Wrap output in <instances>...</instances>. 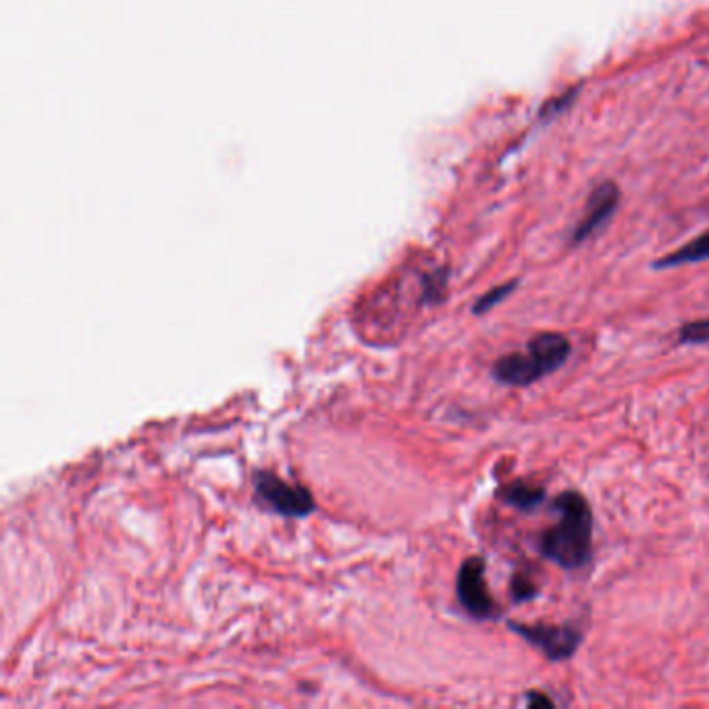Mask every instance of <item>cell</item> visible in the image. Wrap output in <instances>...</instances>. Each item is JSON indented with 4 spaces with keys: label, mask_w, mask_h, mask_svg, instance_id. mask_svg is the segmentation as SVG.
Returning a JSON list of instances; mask_svg holds the SVG:
<instances>
[{
    "label": "cell",
    "mask_w": 709,
    "mask_h": 709,
    "mask_svg": "<svg viewBox=\"0 0 709 709\" xmlns=\"http://www.w3.org/2000/svg\"><path fill=\"white\" fill-rule=\"evenodd\" d=\"M493 377L509 387H528L539 379H544L539 366L530 358V354H508L502 356L493 364Z\"/></svg>",
    "instance_id": "52a82bcc"
},
{
    "label": "cell",
    "mask_w": 709,
    "mask_h": 709,
    "mask_svg": "<svg viewBox=\"0 0 709 709\" xmlns=\"http://www.w3.org/2000/svg\"><path fill=\"white\" fill-rule=\"evenodd\" d=\"M619 202L620 190L616 183L603 182L598 185L587 201L581 221L570 236V244L579 246L584 239L595 236V232H600L601 227L616 213Z\"/></svg>",
    "instance_id": "5b68a950"
},
{
    "label": "cell",
    "mask_w": 709,
    "mask_h": 709,
    "mask_svg": "<svg viewBox=\"0 0 709 709\" xmlns=\"http://www.w3.org/2000/svg\"><path fill=\"white\" fill-rule=\"evenodd\" d=\"M255 490L258 497L275 512L283 516H307L314 508V502L304 487H296L273 473H256Z\"/></svg>",
    "instance_id": "277c9868"
},
{
    "label": "cell",
    "mask_w": 709,
    "mask_h": 709,
    "mask_svg": "<svg viewBox=\"0 0 709 709\" xmlns=\"http://www.w3.org/2000/svg\"><path fill=\"white\" fill-rule=\"evenodd\" d=\"M516 288H518V279L508 281V283H502V286H497V288H493V290L487 291V293H485V296L474 304V314H485V312H490V310L495 309V307H497L499 302H504V300L508 298L509 293L516 290Z\"/></svg>",
    "instance_id": "30bf717a"
},
{
    "label": "cell",
    "mask_w": 709,
    "mask_h": 709,
    "mask_svg": "<svg viewBox=\"0 0 709 709\" xmlns=\"http://www.w3.org/2000/svg\"><path fill=\"white\" fill-rule=\"evenodd\" d=\"M577 92L579 90H568L565 92L560 98H551V100L547 103L546 109H544V117L549 119V117H554V115H558V112H562V110L568 109V107L574 103Z\"/></svg>",
    "instance_id": "4fadbf2b"
},
{
    "label": "cell",
    "mask_w": 709,
    "mask_h": 709,
    "mask_svg": "<svg viewBox=\"0 0 709 709\" xmlns=\"http://www.w3.org/2000/svg\"><path fill=\"white\" fill-rule=\"evenodd\" d=\"M509 629L518 637L528 641L533 647L541 649L554 662L570 659L581 645V631L574 626H551V624H520L509 622Z\"/></svg>",
    "instance_id": "3957f363"
},
{
    "label": "cell",
    "mask_w": 709,
    "mask_h": 709,
    "mask_svg": "<svg viewBox=\"0 0 709 709\" xmlns=\"http://www.w3.org/2000/svg\"><path fill=\"white\" fill-rule=\"evenodd\" d=\"M701 260H709V232L695 237L689 244H685L683 248L674 250L670 255L655 260L654 267L655 269H674V267L692 265V262H701Z\"/></svg>",
    "instance_id": "9c48e42d"
},
{
    "label": "cell",
    "mask_w": 709,
    "mask_h": 709,
    "mask_svg": "<svg viewBox=\"0 0 709 709\" xmlns=\"http://www.w3.org/2000/svg\"><path fill=\"white\" fill-rule=\"evenodd\" d=\"M527 352L535 364L539 366L541 375L546 377L549 373L558 370L568 361L572 346H570V340L562 333L544 331V333H537L535 337H530Z\"/></svg>",
    "instance_id": "8992f818"
},
{
    "label": "cell",
    "mask_w": 709,
    "mask_h": 709,
    "mask_svg": "<svg viewBox=\"0 0 709 709\" xmlns=\"http://www.w3.org/2000/svg\"><path fill=\"white\" fill-rule=\"evenodd\" d=\"M537 593H539L537 584L530 581L528 577H525V574H516V577L512 579V598H514V600H533V598H537Z\"/></svg>",
    "instance_id": "7c38bea8"
},
{
    "label": "cell",
    "mask_w": 709,
    "mask_h": 709,
    "mask_svg": "<svg viewBox=\"0 0 709 709\" xmlns=\"http://www.w3.org/2000/svg\"><path fill=\"white\" fill-rule=\"evenodd\" d=\"M455 589H458V600L462 603V608L473 619H497L499 608L490 595L487 581H485V562H483V558H469L464 565L460 566Z\"/></svg>",
    "instance_id": "7a4b0ae2"
},
{
    "label": "cell",
    "mask_w": 709,
    "mask_h": 709,
    "mask_svg": "<svg viewBox=\"0 0 709 709\" xmlns=\"http://www.w3.org/2000/svg\"><path fill=\"white\" fill-rule=\"evenodd\" d=\"M497 497L518 509H535L546 499V490L528 481H514L497 490Z\"/></svg>",
    "instance_id": "ba28073f"
},
{
    "label": "cell",
    "mask_w": 709,
    "mask_h": 709,
    "mask_svg": "<svg viewBox=\"0 0 709 709\" xmlns=\"http://www.w3.org/2000/svg\"><path fill=\"white\" fill-rule=\"evenodd\" d=\"M678 340L683 344H708L709 342V319L703 321H692V323H685L678 333Z\"/></svg>",
    "instance_id": "8fae6325"
},
{
    "label": "cell",
    "mask_w": 709,
    "mask_h": 709,
    "mask_svg": "<svg viewBox=\"0 0 709 709\" xmlns=\"http://www.w3.org/2000/svg\"><path fill=\"white\" fill-rule=\"evenodd\" d=\"M527 706L528 708H541V706H546V708H554L556 703H554V699H549L547 697L546 692H528L527 697Z\"/></svg>",
    "instance_id": "5bb4252c"
},
{
    "label": "cell",
    "mask_w": 709,
    "mask_h": 709,
    "mask_svg": "<svg viewBox=\"0 0 709 709\" xmlns=\"http://www.w3.org/2000/svg\"><path fill=\"white\" fill-rule=\"evenodd\" d=\"M560 523L541 535V554L566 570H579L591 560L593 514L579 492L560 493L554 499Z\"/></svg>",
    "instance_id": "6da1fadb"
}]
</instances>
